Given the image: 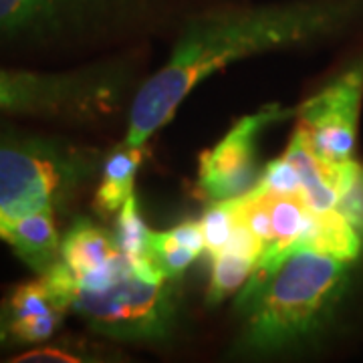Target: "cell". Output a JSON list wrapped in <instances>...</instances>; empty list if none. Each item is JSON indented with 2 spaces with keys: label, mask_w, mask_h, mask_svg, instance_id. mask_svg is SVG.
Instances as JSON below:
<instances>
[{
  "label": "cell",
  "mask_w": 363,
  "mask_h": 363,
  "mask_svg": "<svg viewBox=\"0 0 363 363\" xmlns=\"http://www.w3.org/2000/svg\"><path fill=\"white\" fill-rule=\"evenodd\" d=\"M77 277L63 260L37 279L16 285L2 301L9 313L14 345H40L51 341L73 307Z\"/></svg>",
  "instance_id": "9"
},
{
  "label": "cell",
  "mask_w": 363,
  "mask_h": 363,
  "mask_svg": "<svg viewBox=\"0 0 363 363\" xmlns=\"http://www.w3.org/2000/svg\"><path fill=\"white\" fill-rule=\"evenodd\" d=\"M350 260L313 248L260 259L236 293V357H272L307 347L331 323L350 285Z\"/></svg>",
  "instance_id": "2"
},
{
  "label": "cell",
  "mask_w": 363,
  "mask_h": 363,
  "mask_svg": "<svg viewBox=\"0 0 363 363\" xmlns=\"http://www.w3.org/2000/svg\"><path fill=\"white\" fill-rule=\"evenodd\" d=\"M14 341L11 335V329H9V313L4 303H0V351L13 347Z\"/></svg>",
  "instance_id": "20"
},
{
  "label": "cell",
  "mask_w": 363,
  "mask_h": 363,
  "mask_svg": "<svg viewBox=\"0 0 363 363\" xmlns=\"http://www.w3.org/2000/svg\"><path fill=\"white\" fill-rule=\"evenodd\" d=\"M71 309L95 333L133 343L168 341L178 317L172 281H145L128 259L111 283L97 289L79 285Z\"/></svg>",
  "instance_id": "6"
},
{
  "label": "cell",
  "mask_w": 363,
  "mask_h": 363,
  "mask_svg": "<svg viewBox=\"0 0 363 363\" xmlns=\"http://www.w3.org/2000/svg\"><path fill=\"white\" fill-rule=\"evenodd\" d=\"M9 362L14 363H40V362H65V363H79V362H95V357H89L85 351L73 350V347H67V345H43L39 347H33V350L25 351V353H18L11 357Z\"/></svg>",
  "instance_id": "19"
},
{
  "label": "cell",
  "mask_w": 363,
  "mask_h": 363,
  "mask_svg": "<svg viewBox=\"0 0 363 363\" xmlns=\"http://www.w3.org/2000/svg\"><path fill=\"white\" fill-rule=\"evenodd\" d=\"M113 236L121 255L128 259L133 271L138 272L145 281H169L164 279L156 267L150 260V240H152V230L143 220L140 202L135 194L121 206L116 214V228Z\"/></svg>",
  "instance_id": "15"
},
{
  "label": "cell",
  "mask_w": 363,
  "mask_h": 363,
  "mask_svg": "<svg viewBox=\"0 0 363 363\" xmlns=\"http://www.w3.org/2000/svg\"><path fill=\"white\" fill-rule=\"evenodd\" d=\"M363 101V59L298 105L295 116L311 152L327 166L353 157Z\"/></svg>",
  "instance_id": "7"
},
{
  "label": "cell",
  "mask_w": 363,
  "mask_h": 363,
  "mask_svg": "<svg viewBox=\"0 0 363 363\" xmlns=\"http://www.w3.org/2000/svg\"><path fill=\"white\" fill-rule=\"evenodd\" d=\"M337 210L351 222L363 240V166L355 160L347 166L345 178L341 184Z\"/></svg>",
  "instance_id": "18"
},
{
  "label": "cell",
  "mask_w": 363,
  "mask_h": 363,
  "mask_svg": "<svg viewBox=\"0 0 363 363\" xmlns=\"http://www.w3.org/2000/svg\"><path fill=\"white\" fill-rule=\"evenodd\" d=\"M61 260L77 277L79 285L89 289L111 283L125 264L113 233L85 216L73 220L61 238Z\"/></svg>",
  "instance_id": "10"
},
{
  "label": "cell",
  "mask_w": 363,
  "mask_h": 363,
  "mask_svg": "<svg viewBox=\"0 0 363 363\" xmlns=\"http://www.w3.org/2000/svg\"><path fill=\"white\" fill-rule=\"evenodd\" d=\"M264 245L245 226L236 224L233 238L224 250L212 255V272L206 293L208 307H218L247 285L262 257Z\"/></svg>",
  "instance_id": "12"
},
{
  "label": "cell",
  "mask_w": 363,
  "mask_h": 363,
  "mask_svg": "<svg viewBox=\"0 0 363 363\" xmlns=\"http://www.w3.org/2000/svg\"><path fill=\"white\" fill-rule=\"evenodd\" d=\"M198 222H200V228H202V234H204L206 252L210 257L218 255L230 242L234 228H236L234 200L214 202Z\"/></svg>",
  "instance_id": "16"
},
{
  "label": "cell",
  "mask_w": 363,
  "mask_h": 363,
  "mask_svg": "<svg viewBox=\"0 0 363 363\" xmlns=\"http://www.w3.org/2000/svg\"><path fill=\"white\" fill-rule=\"evenodd\" d=\"M55 214L57 208L52 206L35 208L9 220L0 230V240L37 274L61 260V234Z\"/></svg>",
  "instance_id": "11"
},
{
  "label": "cell",
  "mask_w": 363,
  "mask_h": 363,
  "mask_svg": "<svg viewBox=\"0 0 363 363\" xmlns=\"http://www.w3.org/2000/svg\"><path fill=\"white\" fill-rule=\"evenodd\" d=\"M252 190L277 196L301 194V176L293 162L283 154L279 160H272L260 169L259 182Z\"/></svg>",
  "instance_id": "17"
},
{
  "label": "cell",
  "mask_w": 363,
  "mask_h": 363,
  "mask_svg": "<svg viewBox=\"0 0 363 363\" xmlns=\"http://www.w3.org/2000/svg\"><path fill=\"white\" fill-rule=\"evenodd\" d=\"M131 85L133 73L125 63L61 73L0 69V111L87 121L113 113Z\"/></svg>",
  "instance_id": "5"
},
{
  "label": "cell",
  "mask_w": 363,
  "mask_h": 363,
  "mask_svg": "<svg viewBox=\"0 0 363 363\" xmlns=\"http://www.w3.org/2000/svg\"><path fill=\"white\" fill-rule=\"evenodd\" d=\"M156 0H0V49H73L143 23Z\"/></svg>",
  "instance_id": "4"
},
{
  "label": "cell",
  "mask_w": 363,
  "mask_h": 363,
  "mask_svg": "<svg viewBox=\"0 0 363 363\" xmlns=\"http://www.w3.org/2000/svg\"><path fill=\"white\" fill-rule=\"evenodd\" d=\"M363 18V0H283L218 6L188 18L168 61L135 91L125 143L143 145L210 75L252 55L335 37Z\"/></svg>",
  "instance_id": "1"
},
{
  "label": "cell",
  "mask_w": 363,
  "mask_h": 363,
  "mask_svg": "<svg viewBox=\"0 0 363 363\" xmlns=\"http://www.w3.org/2000/svg\"><path fill=\"white\" fill-rule=\"evenodd\" d=\"M206 250L200 222L186 220L164 233L152 230L150 260L164 279H178Z\"/></svg>",
  "instance_id": "14"
},
{
  "label": "cell",
  "mask_w": 363,
  "mask_h": 363,
  "mask_svg": "<svg viewBox=\"0 0 363 363\" xmlns=\"http://www.w3.org/2000/svg\"><path fill=\"white\" fill-rule=\"evenodd\" d=\"M297 109L279 104L264 105L257 113L240 117L216 145L200 156L198 190L212 200H234L248 194L259 182L260 168L257 162L259 138L267 128L283 123L295 116Z\"/></svg>",
  "instance_id": "8"
},
{
  "label": "cell",
  "mask_w": 363,
  "mask_h": 363,
  "mask_svg": "<svg viewBox=\"0 0 363 363\" xmlns=\"http://www.w3.org/2000/svg\"><path fill=\"white\" fill-rule=\"evenodd\" d=\"M143 145L119 143L104 157L99 186L93 196V208L101 214H117L133 196V184L142 166Z\"/></svg>",
  "instance_id": "13"
},
{
  "label": "cell",
  "mask_w": 363,
  "mask_h": 363,
  "mask_svg": "<svg viewBox=\"0 0 363 363\" xmlns=\"http://www.w3.org/2000/svg\"><path fill=\"white\" fill-rule=\"evenodd\" d=\"M104 157L59 138L0 131V230L28 210L67 206L99 176Z\"/></svg>",
  "instance_id": "3"
}]
</instances>
